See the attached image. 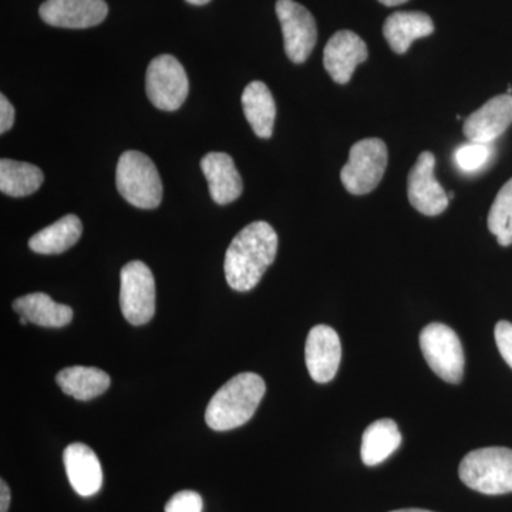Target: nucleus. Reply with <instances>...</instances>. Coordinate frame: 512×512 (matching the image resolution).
I'll return each mask as SVG.
<instances>
[{
    "label": "nucleus",
    "mask_w": 512,
    "mask_h": 512,
    "mask_svg": "<svg viewBox=\"0 0 512 512\" xmlns=\"http://www.w3.org/2000/svg\"><path fill=\"white\" fill-rule=\"evenodd\" d=\"M242 107L252 130L259 138H271L274 133L276 104L265 83L251 82L242 93Z\"/></svg>",
    "instance_id": "6ab92c4d"
},
{
    "label": "nucleus",
    "mask_w": 512,
    "mask_h": 512,
    "mask_svg": "<svg viewBox=\"0 0 512 512\" xmlns=\"http://www.w3.org/2000/svg\"><path fill=\"white\" fill-rule=\"evenodd\" d=\"M390 512H433V511L420 510V508H406V510H397V511H390Z\"/></svg>",
    "instance_id": "2f4dec72"
},
{
    "label": "nucleus",
    "mask_w": 512,
    "mask_h": 512,
    "mask_svg": "<svg viewBox=\"0 0 512 512\" xmlns=\"http://www.w3.org/2000/svg\"><path fill=\"white\" fill-rule=\"evenodd\" d=\"M120 308L133 326L146 325L156 315V281L144 262L131 261L121 269Z\"/></svg>",
    "instance_id": "0eeeda50"
},
{
    "label": "nucleus",
    "mask_w": 512,
    "mask_h": 512,
    "mask_svg": "<svg viewBox=\"0 0 512 512\" xmlns=\"http://www.w3.org/2000/svg\"><path fill=\"white\" fill-rule=\"evenodd\" d=\"M369 50L365 40L352 30H340L330 37L323 52V64L333 82L346 84L352 79L356 67L365 63Z\"/></svg>",
    "instance_id": "f8f14e48"
},
{
    "label": "nucleus",
    "mask_w": 512,
    "mask_h": 512,
    "mask_svg": "<svg viewBox=\"0 0 512 512\" xmlns=\"http://www.w3.org/2000/svg\"><path fill=\"white\" fill-rule=\"evenodd\" d=\"M116 184L121 197L141 210H154L163 200V183L156 164L140 151L121 154Z\"/></svg>",
    "instance_id": "20e7f679"
},
{
    "label": "nucleus",
    "mask_w": 512,
    "mask_h": 512,
    "mask_svg": "<svg viewBox=\"0 0 512 512\" xmlns=\"http://www.w3.org/2000/svg\"><path fill=\"white\" fill-rule=\"evenodd\" d=\"M42 170L23 161L2 158L0 161V191L10 197H28L42 187Z\"/></svg>",
    "instance_id": "5701e85b"
},
{
    "label": "nucleus",
    "mask_w": 512,
    "mask_h": 512,
    "mask_svg": "<svg viewBox=\"0 0 512 512\" xmlns=\"http://www.w3.org/2000/svg\"><path fill=\"white\" fill-rule=\"evenodd\" d=\"M146 92L151 104L158 110L180 109L190 92V82L183 64L171 55H161L151 60L146 74Z\"/></svg>",
    "instance_id": "6e6552de"
},
{
    "label": "nucleus",
    "mask_w": 512,
    "mask_h": 512,
    "mask_svg": "<svg viewBox=\"0 0 512 512\" xmlns=\"http://www.w3.org/2000/svg\"><path fill=\"white\" fill-rule=\"evenodd\" d=\"M264 379L255 373L232 377L208 403L205 421L215 431H228L244 426L254 416L264 399Z\"/></svg>",
    "instance_id": "f03ea898"
},
{
    "label": "nucleus",
    "mask_w": 512,
    "mask_h": 512,
    "mask_svg": "<svg viewBox=\"0 0 512 512\" xmlns=\"http://www.w3.org/2000/svg\"><path fill=\"white\" fill-rule=\"evenodd\" d=\"M493 157V144L470 143L464 144L454 154V160L464 173H477L488 164Z\"/></svg>",
    "instance_id": "393cba45"
},
{
    "label": "nucleus",
    "mask_w": 512,
    "mask_h": 512,
    "mask_svg": "<svg viewBox=\"0 0 512 512\" xmlns=\"http://www.w3.org/2000/svg\"><path fill=\"white\" fill-rule=\"evenodd\" d=\"M436 157L430 151H424L413 165L407 181V195L414 210L427 217L443 214L450 204L448 194L434 177Z\"/></svg>",
    "instance_id": "9d476101"
},
{
    "label": "nucleus",
    "mask_w": 512,
    "mask_h": 512,
    "mask_svg": "<svg viewBox=\"0 0 512 512\" xmlns=\"http://www.w3.org/2000/svg\"><path fill=\"white\" fill-rule=\"evenodd\" d=\"M494 335L501 356L512 369V323L501 320L495 325Z\"/></svg>",
    "instance_id": "bb28decb"
},
{
    "label": "nucleus",
    "mask_w": 512,
    "mask_h": 512,
    "mask_svg": "<svg viewBox=\"0 0 512 512\" xmlns=\"http://www.w3.org/2000/svg\"><path fill=\"white\" fill-rule=\"evenodd\" d=\"M420 348L431 370L444 382L458 384L464 375V350L453 329L430 323L420 333Z\"/></svg>",
    "instance_id": "423d86ee"
},
{
    "label": "nucleus",
    "mask_w": 512,
    "mask_h": 512,
    "mask_svg": "<svg viewBox=\"0 0 512 512\" xmlns=\"http://www.w3.org/2000/svg\"><path fill=\"white\" fill-rule=\"evenodd\" d=\"M342 345L336 330L326 325L311 329L305 346L306 367L316 383H329L338 373Z\"/></svg>",
    "instance_id": "ddd939ff"
},
{
    "label": "nucleus",
    "mask_w": 512,
    "mask_h": 512,
    "mask_svg": "<svg viewBox=\"0 0 512 512\" xmlns=\"http://www.w3.org/2000/svg\"><path fill=\"white\" fill-rule=\"evenodd\" d=\"M15 109L10 101L6 99L5 94L0 96V133L5 134L15 123Z\"/></svg>",
    "instance_id": "cd10ccee"
},
{
    "label": "nucleus",
    "mask_w": 512,
    "mask_h": 512,
    "mask_svg": "<svg viewBox=\"0 0 512 512\" xmlns=\"http://www.w3.org/2000/svg\"><path fill=\"white\" fill-rule=\"evenodd\" d=\"M433 32V20L423 12L393 13L383 26V35L397 55H404L414 40L430 36Z\"/></svg>",
    "instance_id": "f3484780"
},
{
    "label": "nucleus",
    "mask_w": 512,
    "mask_h": 512,
    "mask_svg": "<svg viewBox=\"0 0 512 512\" xmlns=\"http://www.w3.org/2000/svg\"><path fill=\"white\" fill-rule=\"evenodd\" d=\"M276 15L284 33L286 56L292 63H305L318 42V28L312 13L295 0H278Z\"/></svg>",
    "instance_id": "1a4fd4ad"
},
{
    "label": "nucleus",
    "mask_w": 512,
    "mask_h": 512,
    "mask_svg": "<svg viewBox=\"0 0 512 512\" xmlns=\"http://www.w3.org/2000/svg\"><path fill=\"white\" fill-rule=\"evenodd\" d=\"M64 467L70 485L82 497L99 493L103 485V470L96 453L82 443H73L63 453Z\"/></svg>",
    "instance_id": "2eb2a0df"
},
{
    "label": "nucleus",
    "mask_w": 512,
    "mask_h": 512,
    "mask_svg": "<svg viewBox=\"0 0 512 512\" xmlns=\"http://www.w3.org/2000/svg\"><path fill=\"white\" fill-rule=\"evenodd\" d=\"M202 173L208 181L212 200L218 205L231 204L244 191L241 175L231 156L225 153H210L201 160Z\"/></svg>",
    "instance_id": "dca6fc26"
},
{
    "label": "nucleus",
    "mask_w": 512,
    "mask_h": 512,
    "mask_svg": "<svg viewBox=\"0 0 512 512\" xmlns=\"http://www.w3.org/2000/svg\"><path fill=\"white\" fill-rule=\"evenodd\" d=\"M47 25L63 29H89L109 15L104 0H46L39 9Z\"/></svg>",
    "instance_id": "9b49d317"
},
{
    "label": "nucleus",
    "mask_w": 512,
    "mask_h": 512,
    "mask_svg": "<svg viewBox=\"0 0 512 512\" xmlns=\"http://www.w3.org/2000/svg\"><path fill=\"white\" fill-rule=\"evenodd\" d=\"M458 474L460 480L477 493H512V450L507 447H485L471 451L461 461Z\"/></svg>",
    "instance_id": "7ed1b4c3"
},
{
    "label": "nucleus",
    "mask_w": 512,
    "mask_h": 512,
    "mask_svg": "<svg viewBox=\"0 0 512 512\" xmlns=\"http://www.w3.org/2000/svg\"><path fill=\"white\" fill-rule=\"evenodd\" d=\"M82 232L80 218L69 214L33 235L29 239V248L36 254H63L79 242Z\"/></svg>",
    "instance_id": "aec40b11"
},
{
    "label": "nucleus",
    "mask_w": 512,
    "mask_h": 512,
    "mask_svg": "<svg viewBox=\"0 0 512 512\" xmlns=\"http://www.w3.org/2000/svg\"><path fill=\"white\" fill-rule=\"evenodd\" d=\"M164 512H202L201 495L195 491H180L168 501Z\"/></svg>",
    "instance_id": "a878e982"
},
{
    "label": "nucleus",
    "mask_w": 512,
    "mask_h": 512,
    "mask_svg": "<svg viewBox=\"0 0 512 512\" xmlns=\"http://www.w3.org/2000/svg\"><path fill=\"white\" fill-rule=\"evenodd\" d=\"M379 2L383 3L384 6L393 8V6L403 5V3L409 2V0H379Z\"/></svg>",
    "instance_id": "c756f323"
},
{
    "label": "nucleus",
    "mask_w": 512,
    "mask_h": 512,
    "mask_svg": "<svg viewBox=\"0 0 512 512\" xmlns=\"http://www.w3.org/2000/svg\"><path fill=\"white\" fill-rule=\"evenodd\" d=\"M62 392L76 400L96 399L110 387V376L97 367L73 366L63 369L56 377Z\"/></svg>",
    "instance_id": "4be33fe9"
},
{
    "label": "nucleus",
    "mask_w": 512,
    "mask_h": 512,
    "mask_svg": "<svg viewBox=\"0 0 512 512\" xmlns=\"http://www.w3.org/2000/svg\"><path fill=\"white\" fill-rule=\"evenodd\" d=\"M488 229L495 235L498 244H512V178L498 192L488 214Z\"/></svg>",
    "instance_id": "b1692460"
},
{
    "label": "nucleus",
    "mask_w": 512,
    "mask_h": 512,
    "mask_svg": "<svg viewBox=\"0 0 512 512\" xmlns=\"http://www.w3.org/2000/svg\"><path fill=\"white\" fill-rule=\"evenodd\" d=\"M278 234L264 221L252 222L232 239L225 254V278L234 291L248 292L274 264Z\"/></svg>",
    "instance_id": "f257e3e1"
},
{
    "label": "nucleus",
    "mask_w": 512,
    "mask_h": 512,
    "mask_svg": "<svg viewBox=\"0 0 512 512\" xmlns=\"http://www.w3.org/2000/svg\"><path fill=\"white\" fill-rule=\"evenodd\" d=\"M386 144L380 138H365L350 148L349 161L340 171V180L353 195H365L375 190L387 167Z\"/></svg>",
    "instance_id": "39448f33"
},
{
    "label": "nucleus",
    "mask_w": 512,
    "mask_h": 512,
    "mask_svg": "<svg viewBox=\"0 0 512 512\" xmlns=\"http://www.w3.org/2000/svg\"><path fill=\"white\" fill-rule=\"evenodd\" d=\"M512 124V94L488 100L464 121V134L474 143L493 144Z\"/></svg>",
    "instance_id": "4468645a"
},
{
    "label": "nucleus",
    "mask_w": 512,
    "mask_h": 512,
    "mask_svg": "<svg viewBox=\"0 0 512 512\" xmlns=\"http://www.w3.org/2000/svg\"><path fill=\"white\" fill-rule=\"evenodd\" d=\"M10 504L9 485L5 480L0 481V512H8Z\"/></svg>",
    "instance_id": "c85d7f7f"
},
{
    "label": "nucleus",
    "mask_w": 512,
    "mask_h": 512,
    "mask_svg": "<svg viewBox=\"0 0 512 512\" xmlns=\"http://www.w3.org/2000/svg\"><path fill=\"white\" fill-rule=\"evenodd\" d=\"M400 444H402V433L396 421L390 419L375 421L363 433L362 448H360L363 464L367 467L379 466L392 456Z\"/></svg>",
    "instance_id": "412c9836"
},
{
    "label": "nucleus",
    "mask_w": 512,
    "mask_h": 512,
    "mask_svg": "<svg viewBox=\"0 0 512 512\" xmlns=\"http://www.w3.org/2000/svg\"><path fill=\"white\" fill-rule=\"evenodd\" d=\"M13 311L42 328H64L73 319L70 306L57 303L42 292L29 293L13 302Z\"/></svg>",
    "instance_id": "a211bd4d"
},
{
    "label": "nucleus",
    "mask_w": 512,
    "mask_h": 512,
    "mask_svg": "<svg viewBox=\"0 0 512 512\" xmlns=\"http://www.w3.org/2000/svg\"><path fill=\"white\" fill-rule=\"evenodd\" d=\"M185 2L190 3V5L202 6L207 5V3H210L211 0H185Z\"/></svg>",
    "instance_id": "7c9ffc66"
}]
</instances>
